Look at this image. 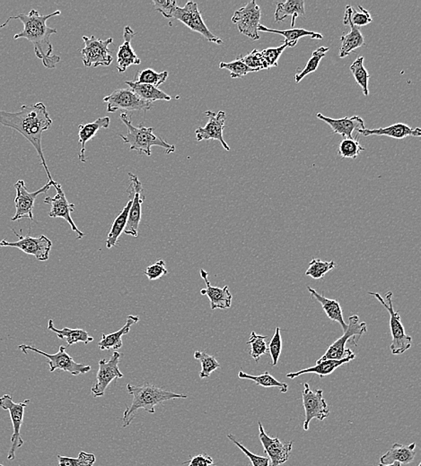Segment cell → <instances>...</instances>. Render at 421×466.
<instances>
[{
	"mask_svg": "<svg viewBox=\"0 0 421 466\" xmlns=\"http://www.w3.org/2000/svg\"><path fill=\"white\" fill-rule=\"evenodd\" d=\"M0 124L16 130L32 143L38 153L41 163L46 170L48 179L53 181L49 168L47 166L42 146L43 133L53 125L46 106L43 102L33 105H23L19 112L0 111Z\"/></svg>",
	"mask_w": 421,
	"mask_h": 466,
	"instance_id": "obj_1",
	"label": "cell"
},
{
	"mask_svg": "<svg viewBox=\"0 0 421 466\" xmlns=\"http://www.w3.org/2000/svg\"><path fill=\"white\" fill-rule=\"evenodd\" d=\"M60 10H57L50 15H40L37 10L33 9L29 13H19L10 16L4 23L0 25V30L9 25L10 20H20L23 25V29L14 36V40L23 38L33 43L34 53L36 57L43 61V66L53 70L57 64L60 63V58L53 53V47L50 43V38L53 34L57 33V30L48 26L47 21L51 17L60 16Z\"/></svg>",
	"mask_w": 421,
	"mask_h": 466,
	"instance_id": "obj_2",
	"label": "cell"
},
{
	"mask_svg": "<svg viewBox=\"0 0 421 466\" xmlns=\"http://www.w3.org/2000/svg\"><path fill=\"white\" fill-rule=\"evenodd\" d=\"M127 389L133 401L131 406H127L122 417V427H128L135 419L136 413L139 409L145 410L149 413H155V407L159 404L174 399H186L187 395L169 391L153 384L145 383L142 385L133 386L129 384Z\"/></svg>",
	"mask_w": 421,
	"mask_h": 466,
	"instance_id": "obj_3",
	"label": "cell"
},
{
	"mask_svg": "<svg viewBox=\"0 0 421 466\" xmlns=\"http://www.w3.org/2000/svg\"><path fill=\"white\" fill-rule=\"evenodd\" d=\"M119 118L128 129V133L125 136L119 135V136L123 140V143H129L131 146L129 150L138 151L140 154L144 153L148 156H151L152 146L162 147L166 154L176 152V146L169 145L162 138L156 136L153 133V128H146L142 123L139 126H133L131 116L126 112L122 113Z\"/></svg>",
	"mask_w": 421,
	"mask_h": 466,
	"instance_id": "obj_4",
	"label": "cell"
},
{
	"mask_svg": "<svg viewBox=\"0 0 421 466\" xmlns=\"http://www.w3.org/2000/svg\"><path fill=\"white\" fill-rule=\"evenodd\" d=\"M368 294L374 296L378 299L380 303L388 310L390 315V330L392 335L391 352L393 355H400L408 351L412 345V338L405 333V329L403 327L402 321H400V313L393 310V293L388 291L386 293L385 299L380 296L378 293H371Z\"/></svg>",
	"mask_w": 421,
	"mask_h": 466,
	"instance_id": "obj_5",
	"label": "cell"
},
{
	"mask_svg": "<svg viewBox=\"0 0 421 466\" xmlns=\"http://www.w3.org/2000/svg\"><path fill=\"white\" fill-rule=\"evenodd\" d=\"M367 332V324L365 322H361L357 315H353L348 318V328L343 335L335 341L317 362L326 361V359H342L353 354L350 348H346L347 342L353 338L352 345L357 346L359 339Z\"/></svg>",
	"mask_w": 421,
	"mask_h": 466,
	"instance_id": "obj_6",
	"label": "cell"
},
{
	"mask_svg": "<svg viewBox=\"0 0 421 466\" xmlns=\"http://www.w3.org/2000/svg\"><path fill=\"white\" fill-rule=\"evenodd\" d=\"M18 349L21 350L25 354H27L28 352H34L36 354L46 356L48 359V364L50 366V372L60 369V371L70 372L71 375L78 376L85 374V373L91 371L90 366L80 364V363L75 362L74 359L68 354L66 347H64V346H60L59 352L54 354H46V352L27 345H19Z\"/></svg>",
	"mask_w": 421,
	"mask_h": 466,
	"instance_id": "obj_7",
	"label": "cell"
},
{
	"mask_svg": "<svg viewBox=\"0 0 421 466\" xmlns=\"http://www.w3.org/2000/svg\"><path fill=\"white\" fill-rule=\"evenodd\" d=\"M31 401L26 399L23 402L16 403L14 402L12 396L4 395L0 397V407L3 410L8 411L13 424L14 433L11 437V448H10L8 459L9 460H15L16 452L21 448L23 445V440L21 438V427L25 416V410Z\"/></svg>",
	"mask_w": 421,
	"mask_h": 466,
	"instance_id": "obj_8",
	"label": "cell"
},
{
	"mask_svg": "<svg viewBox=\"0 0 421 466\" xmlns=\"http://www.w3.org/2000/svg\"><path fill=\"white\" fill-rule=\"evenodd\" d=\"M85 43L84 49L80 50L82 60L85 67H109L112 63V51L110 44L114 42L112 38L105 40L97 39L94 36H82Z\"/></svg>",
	"mask_w": 421,
	"mask_h": 466,
	"instance_id": "obj_9",
	"label": "cell"
},
{
	"mask_svg": "<svg viewBox=\"0 0 421 466\" xmlns=\"http://www.w3.org/2000/svg\"><path fill=\"white\" fill-rule=\"evenodd\" d=\"M172 19L179 20L184 23L191 30L201 33L208 42L219 44H223V40L214 36L208 30L206 23H204L201 13L198 11V4L193 1H188L183 8L177 6L173 13Z\"/></svg>",
	"mask_w": 421,
	"mask_h": 466,
	"instance_id": "obj_10",
	"label": "cell"
},
{
	"mask_svg": "<svg viewBox=\"0 0 421 466\" xmlns=\"http://www.w3.org/2000/svg\"><path fill=\"white\" fill-rule=\"evenodd\" d=\"M102 101L107 104V112L114 113L119 109L127 112L142 111L148 112L152 109V102H146L139 98L131 89H117L105 96Z\"/></svg>",
	"mask_w": 421,
	"mask_h": 466,
	"instance_id": "obj_11",
	"label": "cell"
},
{
	"mask_svg": "<svg viewBox=\"0 0 421 466\" xmlns=\"http://www.w3.org/2000/svg\"><path fill=\"white\" fill-rule=\"evenodd\" d=\"M129 187L128 192L129 198L132 200L131 210L129 212L128 222H127L124 233L126 235L137 238L139 234V227L142 217V204L146 200L142 181L135 174L129 173Z\"/></svg>",
	"mask_w": 421,
	"mask_h": 466,
	"instance_id": "obj_12",
	"label": "cell"
},
{
	"mask_svg": "<svg viewBox=\"0 0 421 466\" xmlns=\"http://www.w3.org/2000/svg\"><path fill=\"white\" fill-rule=\"evenodd\" d=\"M12 231L14 234L18 237V241L9 242H6V239H3L0 242V248L1 246H11V248L18 249L27 255L36 256L40 261H47L49 259L53 242L46 235H41L38 238H34L30 235H20L15 229H12Z\"/></svg>",
	"mask_w": 421,
	"mask_h": 466,
	"instance_id": "obj_13",
	"label": "cell"
},
{
	"mask_svg": "<svg viewBox=\"0 0 421 466\" xmlns=\"http://www.w3.org/2000/svg\"><path fill=\"white\" fill-rule=\"evenodd\" d=\"M323 390L318 389L316 391L311 390L307 383L304 384V391L302 393L303 406L306 420L304 421V430H309L311 421L314 419L323 421L330 416L326 401L323 397Z\"/></svg>",
	"mask_w": 421,
	"mask_h": 466,
	"instance_id": "obj_14",
	"label": "cell"
},
{
	"mask_svg": "<svg viewBox=\"0 0 421 466\" xmlns=\"http://www.w3.org/2000/svg\"><path fill=\"white\" fill-rule=\"evenodd\" d=\"M261 17V8L252 0L240 9L236 10L232 17V22L238 26L239 32L252 40H258V26Z\"/></svg>",
	"mask_w": 421,
	"mask_h": 466,
	"instance_id": "obj_15",
	"label": "cell"
},
{
	"mask_svg": "<svg viewBox=\"0 0 421 466\" xmlns=\"http://www.w3.org/2000/svg\"><path fill=\"white\" fill-rule=\"evenodd\" d=\"M54 180L48 181L46 186L40 188L39 190L36 192H28L27 190L25 181L19 180L15 184L16 196L15 198L16 214L11 219L12 222L21 220L23 218H28L30 220H33V207L34 203L37 197L40 194L46 193L53 186Z\"/></svg>",
	"mask_w": 421,
	"mask_h": 466,
	"instance_id": "obj_16",
	"label": "cell"
},
{
	"mask_svg": "<svg viewBox=\"0 0 421 466\" xmlns=\"http://www.w3.org/2000/svg\"><path fill=\"white\" fill-rule=\"evenodd\" d=\"M259 438L270 459V466H280L289 460L293 448V441H280L278 437L272 438L265 433L261 421L258 423Z\"/></svg>",
	"mask_w": 421,
	"mask_h": 466,
	"instance_id": "obj_17",
	"label": "cell"
},
{
	"mask_svg": "<svg viewBox=\"0 0 421 466\" xmlns=\"http://www.w3.org/2000/svg\"><path fill=\"white\" fill-rule=\"evenodd\" d=\"M53 186L56 190L57 194L53 197H47L44 200V203L50 205L49 217L51 218L64 219L71 226L72 231L77 233V239H80L83 238L85 233L80 231L76 224H75L74 221L72 220L71 212L75 210V205L68 203L66 195H65L60 184L55 181Z\"/></svg>",
	"mask_w": 421,
	"mask_h": 466,
	"instance_id": "obj_18",
	"label": "cell"
},
{
	"mask_svg": "<svg viewBox=\"0 0 421 466\" xmlns=\"http://www.w3.org/2000/svg\"><path fill=\"white\" fill-rule=\"evenodd\" d=\"M119 358H121V354L114 352L109 361L102 359L99 362L97 383L92 387V394L95 397L104 396L110 384L114 379L123 378V374L119 369Z\"/></svg>",
	"mask_w": 421,
	"mask_h": 466,
	"instance_id": "obj_19",
	"label": "cell"
},
{
	"mask_svg": "<svg viewBox=\"0 0 421 466\" xmlns=\"http://www.w3.org/2000/svg\"><path fill=\"white\" fill-rule=\"evenodd\" d=\"M205 114L208 118L207 125L204 128H198L195 131L197 141L201 142L203 140H218L220 142L222 146L225 151H230L227 142L223 138V131L225 123L227 121V114L223 111L218 113L207 111Z\"/></svg>",
	"mask_w": 421,
	"mask_h": 466,
	"instance_id": "obj_20",
	"label": "cell"
},
{
	"mask_svg": "<svg viewBox=\"0 0 421 466\" xmlns=\"http://www.w3.org/2000/svg\"><path fill=\"white\" fill-rule=\"evenodd\" d=\"M353 9L351 6H346L343 23L351 27V32L341 36V47L340 49V58H344L350 55L352 51L365 45V39L358 27L355 26L351 22Z\"/></svg>",
	"mask_w": 421,
	"mask_h": 466,
	"instance_id": "obj_21",
	"label": "cell"
},
{
	"mask_svg": "<svg viewBox=\"0 0 421 466\" xmlns=\"http://www.w3.org/2000/svg\"><path fill=\"white\" fill-rule=\"evenodd\" d=\"M201 278L206 283V288L201 291V296H207L210 301V308L212 310H225L229 308L232 305L233 296L229 291V287L225 286L223 288L214 287L211 286L208 281V273L204 269L200 270Z\"/></svg>",
	"mask_w": 421,
	"mask_h": 466,
	"instance_id": "obj_22",
	"label": "cell"
},
{
	"mask_svg": "<svg viewBox=\"0 0 421 466\" xmlns=\"http://www.w3.org/2000/svg\"><path fill=\"white\" fill-rule=\"evenodd\" d=\"M317 118L326 123L333 129L334 133L339 134L345 139H353V132L365 129V122L359 116H345L343 119H331L321 113H317Z\"/></svg>",
	"mask_w": 421,
	"mask_h": 466,
	"instance_id": "obj_23",
	"label": "cell"
},
{
	"mask_svg": "<svg viewBox=\"0 0 421 466\" xmlns=\"http://www.w3.org/2000/svg\"><path fill=\"white\" fill-rule=\"evenodd\" d=\"M136 33L131 27L126 26L123 32L124 42L119 47L117 53V70L119 73H124L131 66H137L142 63L140 58L137 56L132 47V40Z\"/></svg>",
	"mask_w": 421,
	"mask_h": 466,
	"instance_id": "obj_24",
	"label": "cell"
},
{
	"mask_svg": "<svg viewBox=\"0 0 421 466\" xmlns=\"http://www.w3.org/2000/svg\"><path fill=\"white\" fill-rule=\"evenodd\" d=\"M356 355L353 354L342 359H326V361L317 362L316 366L304 369L302 371L289 373V374L287 375V378L293 379L301 375L312 373V374H316L319 376L321 379H324V376L331 375V373L335 372V369L340 368L341 366L347 364V363L353 361Z\"/></svg>",
	"mask_w": 421,
	"mask_h": 466,
	"instance_id": "obj_25",
	"label": "cell"
},
{
	"mask_svg": "<svg viewBox=\"0 0 421 466\" xmlns=\"http://www.w3.org/2000/svg\"><path fill=\"white\" fill-rule=\"evenodd\" d=\"M358 132L362 134L364 136H385L395 139H403L407 136H414V138L421 136V129L420 128L412 129L408 125L403 124V123H397V124L388 126V128L361 129Z\"/></svg>",
	"mask_w": 421,
	"mask_h": 466,
	"instance_id": "obj_26",
	"label": "cell"
},
{
	"mask_svg": "<svg viewBox=\"0 0 421 466\" xmlns=\"http://www.w3.org/2000/svg\"><path fill=\"white\" fill-rule=\"evenodd\" d=\"M111 123V119L109 116H104V118H99L97 121L91 123H87L85 125L80 126V131H78V138H80V149L78 151V158H80V162L85 163L87 162V158H85V145L88 141H90L92 139L97 135L99 130L102 129H108Z\"/></svg>",
	"mask_w": 421,
	"mask_h": 466,
	"instance_id": "obj_27",
	"label": "cell"
},
{
	"mask_svg": "<svg viewBox=\"0 0 421 466\" xmlns=\"http://www.w3.org/2000/svg\"><path fill=\"white\" fill-rule=\"evenodd\" d=\"M416 443L405 445L399 443L393 444L391 450L386 452L380 458V464L389 465L398 462L400 465H409L415 458Z\"/></svg>",
	"mask_w": 421,
	"mask_h": 466,
	"instance_id": "obj_28",
	"label": "cell"
},
{
	"mask_svg": "<svg viewBox=\"0 0 421 466\" xmlns=\"http://www.w3.org/2000/svg\"><path fill=\"white\" fill-rule=\"evenodd\" d=\"M307 290L309 291L311 296L314 298L321 305L326 316L331 320L338 322L341 325L342 330L344 332L347 330L348 324L344 320L343 313H342L340 303L337 300L328 299L323 294L318 293L313 288L307 287Z\"/></svg>",
	"mask_w": 421,
	"mask_h": 466,
	"instance_id": "obj_29",
	"label": "cell"
},
{
	"mask_svg": "<svg viewBox=\"0 0 421 466\" xmlns=\"http://www.w3.org/2000/svg\"><path fill=\"white\" fill-rule=\"evenodd\" d=\"M139 318L129 315L127 317L126 324L124 327H122L117 332L109 335H102L100 342H98V347L101 351H106V350L112 349L117 351L118 349L122 348L123 335H128L133 325L138 323Z\"/></svg>",
	"mask_w": 421,
	"mask_h": 466,
	"instance_id": "obj_30",
	"label": "cell"
},
{
	"mask_svg": "<svg viewBox=\"0 0 421 466\" xmlns=\"http://www.w3.org/2000/svg\"><path fill=\"white\" fill-rule=\"evenodd\" d=\"M48 330L54 332L58 338L66 341L68 346L78 344V342H84L85 345H88L89 342L94 341V337H92L84 329L68 327L58 329L54 327L53 320H50L48 323Z\"/></svg>",
	"mask_w": 421,
	"mask_h": 466,
	"instance_id": "obj_31",
	"label": "cell"
},
{
	"mask_svg": "<svg viewBox=\"0 0 421 466\" xmlns=\"http://www.w3.org/2000/svg\"><path fill=\"white\" fill-rule=\"evenodd\" d=\"M306 15L304 0H287L285 2H279L277 4L275 11V21L282 22L287 16H292L291 27L295 26L297 17Z\"/></svg>",
	"mask_w": 421,
	"mask_h": 466,
	"instance_id": "obj_32",
	"label": "cell"
},
{
	"mask_svg": "<svg viewBox=\"0 0 421 466\" xmlns=\"http://www.w3.org/2000/svg\"><path fill=\"white\" fill-rule=\"evenodd\" d=\"M125 84L128 85L129 89L135 92L139 98L146 102H153L156 101H171L170 95L161 91L160 89L153 87V85L146 84H138L132 81H126Z\"/></svg>",
	"mask_w": 421,
	"mask_h": 466,
	"instance_id": "obj_33",
	"label": "cell"
},
{
	"mask_svg": "<svg viewBox=\"0 0 421 466\" xmlns=\"http://www.w3.org/2000/svg\"><path fill=\"white\" fill-rule=\"evenodd\" d=\"M258 32H265L270 33H278L280 36L285 37V43H289L290 48L295 47L297 42L301 38L310 36L312 39L323 40V34L311 32L304 28L290 29L285 31L274 30L267 28L266 26L260 25L258 26Z\"/></svg>",
	"mask_w": 421,
	"mask_h": 466,
	"instance_id": "obj_34",
	"label": "cell"
},
{
	"mask_svg": "<svg viewBox=\"0 0 421 466\" xmlns=\"http://www.w3.org/2000/svg\"><path fill=\"white\" fill-rule=\"evenodd\" d=\"M132 200L129 198V201L125 205L122 211L119 212L117 217L115 218L114 224L112 225L111 231H110L107 239H106V248L112 249L118 244V239L122 233L124 232L127 222H128L129 212L131 210Z\"/></svg>",
	"mask_w": 421,
	"mask_h": 466,
	"instance_id": "obj_35",
	"label": "cell"
},
{
	"mask_svg": "<svg viewBox=\"0 0 421 466\" xmlns=\"http://www.w3.org/2000/svg\"><path fill=\"white\" fill-rule=\"evenodd\" d=\"M238 376L239 379L252 380V381L257 384L258 386L266 387V389H269V387H277V389H279L280 392L284 394L287 393V390H289V385L287 383L279 381L278 379L270 375L268 372L262 373V374L259 376L249 375L247 373L240 372L238 373Z\"/></svg>",
	"mask_w": 421,
	"mask_h": 466,
	"instance_id": "obj_36",
	"label": "cell"
},
{
	"mask_svg": "<svg viewBox=\"0 0 421 466\" xmlns=\"http://www.w3.org/2000/svg\"><path fill=\"white\" fill-rule=\"evenodd\" d=\"M364 57H359L352 63L351 70L354 75V78L359 87H361L363 94L368 96L369 94L368 83L371 80V75L366 70L364 66Z\"/></svg>",
	"mask_w": 421,
	"mask_h": 466,
	"instance_id": "obj_37",
	"label": "cell"
},
{
	"mask_svg": "<svg viewBox=\"0 0 421 466\" xmlns=\"http://www.w3.org/2000/svg\"><path fill=\"white\" fill-rule=\"evenodd\" d=\"M330 50L327 47H320L317 50H314L312 56H311L310 60H308V63L304 67L303 70L299 72L295 75L296 83H299L302 81L307 75L314 73L317 70L318 67L321 60H323V58L325 57V55Z\"/></svg>",
	"mask_w": 421,
	"mask_h": 466,
	"instance_id": "obj_38",
	"label": "cell"
},
{
	"mask_svg": "<svg viewBox=\"0 0 421 466\" xmlns=\"http://www.w3.org/2000/svg\"><path fill=\"white\" fill-rule=\"evenodd\" d=\"M167 77H169V72L167 71L157 73L155 70L148 68V70L138 72L135 77V83L150 85L159 88L161 85L166 81Z\"/></svg>",
	"mask_w": 421,
	"mask_h": 466,
	"instance_id": "obj_39",
	"label": "cell"
},
{
	"mask_svg": "<svg viewBox=\"0 0 421 466\" xmlns=\"http://www.w3.org/2000/svg\"><path fill=\"white\" fill-rule=\"evenodd\" d=\"M194 359L201 362V371L200 378L208 379L212 373L220 368V364L214 356L208 354L206 352L196 351L194 352Z\"/></svg>",
	"mask_w": 421,
	"mask_h": 466,
	"instance_id": "obj_40",
	"label": "cell"
},
{
	"mask_svg": "<svg viewBox=\"0 0 421 466\" xmlns=\"http://www.w3.org/2000/svg\"><path fill=\"white\" fill-rule=\"evenodd\" d=\"M337 264L334 261H323L318 259H313L309 263V267L306 272V276L312 277L314 280L324 279L325 275L330 271L336 269Z\"/></svg>",
	"mask_w": 421,
	"mask_h": 466,
	"instance_id": "obj_41",
	"label": "cell"
},
{
	"mask_svg": "<svg viewBox=\"0 0 421 466\" xmlns=\"http://www.w3.org/2000/svg\"><path fill=\"white\" fill-rule=\"evenodd\" d=\"M362 151L365 148L361 146L358 139H344L339 146V156L341 159H356Z\"/></svg>",
	"mask_w": 421,
	"mask_h": 466,
	"instance_id": "obj_42",
	"label": "cell"
},
{
	"mask_svg": "<svg viewBox=\"0 0 421 466\" xmlns=\"http://www.w3.org/2000/svg\"><path fill=\"white\" fill-rule=\"evenodd\" d=\"M267 337H263V335L256 334L255 332L251 333V337H250L247 345L251 346L250 354L256 362H258L262 356L265 355L268 352V346L265 342Z\"/></svg>",
	"mask_w": 421,
	"mask_h": 466,
	"instance_id": "obj_43",
	"label": "cell"
},
{
	"mask_svg": "<svg viewBox=\"0 0 421 466\" xmlns=\"http://www.w3.org/2000/svg\"><path fill=\"white\" fill-rule=\"evenodd\" d=\"M95 460L97 458L94 454L85 453L83 451L78 454L77 458L58 455L59 466H93Z\"/></svg>",
	"mask_w": 421,
	"mask_h": 466,
	"instance_id": "obj_44",
	"label": "cell"
},
{
	"mask_svg": "<svg viewBox=\"0 0 421 466\" xmlns=\"http://www.w3.org/2000/svg\"><path fill=\"white\" fill-rule=\"evenodd\" d=\"M219 68H221V70H228L230 71V77L234 78V80L244 77L246 75L255 72L246 66V65L244 63V61L242 60L241 56L236 58V60L232 61V63H221L219 64Z\"/></svg>",
	"mask_w": 421,
	"mask_h": 466,
	"instance_id": "obj_45",
	"label": "cell"
},
{
	"mask_svg": "<svg viewBox=\"0 0 421 466\" xmlns=\"http://www.w3.org/2000/svg\"><path fill=\"white\" fill-rule=\"evenodd\" d=\"M241 58L246 66L253 71L258 72L270 70L268 65H267L265 58L262 57L261 50H253L251 53L246 55V56H241Z\"/></svg>",
	"mask_w": 421,
	"mask_h": 466,
	"instance_id": "obj_46",
	"label": "cell"
},
{
	"mask_svg": "<svg viewBox=\"0 0 421 466\" xmlns=\"http://www.w3.org/2000/svg\"><path fill=\"white\" fill-rule=\"evenodd\" d=\"M268 350L272 359V365L275 367L278 364L279 356L282 354V338L279 327L275 329V334H274L272 340L270 342Z\"/></svg>",
	"mask_w": 421,
	"mask_h": 466,
	"instance_id": "obj_47",
	"label": "cell"
},
{
	"mask_svg": "<svg viewBox=\"0 0 421 466\" xmlns=\"http://www.w3.org/2000/svg\"><path fill=\"white\" fill-rule=\"evenodd\" d=\"M289 47H290L289 43H284L283 45L278 48H269V49L261 50L262 57L269 68L278 66L279 57L282 56L283 51Z\"/></svg>",
	"mask_w": 421,
	"mask_h": 466,
	"instance_id": "obj_48",
	"label": "cell"
},
{
	"mask_svg": "<svg viewBox=\"0 0 421 466\" xmlns=\"http://www.w3.org/2000/svg\"><path fill=\"white\" fill-rule=\"evenodd\" d=\"M228 438L229 440H231L233 443L236 445V447L240 448V450L243 451V453H244L246 457L250 459L252 466H270L269 457H260V455L252 454V452H250L247 448L244 447V445L240 443V442L236 440L234 435L228 434Z\"/></svg>",
	"mask_w": 421,
	"mask_h": 466,
	"instance_id": "obj_49",
	"label": "cell"
},
{
	"mask_svg": "<svg viewBox=\"0 0 421 466\" xmlns=\"http://www.w3.org/2000/svg\"><path fill=\"white\" fill-rule=\"evenodd\" d=\"M154 9L162 13L164 17L167 19H172L174 10L176 9L178 5L176 0H166V1H161V0H153Z\"/></svg>",
	"mask_w": 421,
	"mask_h": 466,
	"instance_id": "obj_50",
	"label": "cell"
},
{
	"mask_svg": "<svg viewBox=\"0 0 421 466\" xmlns=\"http://www.w3.org/2000/svg\"><path fill=\"white\" fill-rule=\"evenodd\" d=\"M167 273L169 271L166 269V262L164 260H159L153 265L149 266L145 271V275L149 281H156Z\"/></svg>",
	"mask_w": 421,
	"mask_h": 466,
	"instance_id": "obj_51",
	"label": "cell"
},
{
	"mask_svg": "<svg viewBox=\"0 0 421 466\" xmlns=\"http://www.w3.org/2000/svg\"><path fill=\"white\" fill-rule=\"evenodd\" d=\"M358 9L361 10V12L353 11L351 16V22L355 26L359 28V27L369 25V23L373 22V19L371 13L367 9L362 8L361 5L358 6Z\"/></svg>",
	"mask_w": 421,
	"mask_h": 466,
	"instance_id": "obj_52",
	"label": "cell"
},
{
	"mask_svg": "<svg viewBox=\"0 0 421 466\" xmlns=\"http://www.w3.org/2000/svg\"><path fill=\"white\" fill-rule=\"evenodd\" d=\"M188 466H215L213 458L206 453H201L191 457L189 461L184 462Z\"/></svg>",
	"mask_w": 421,
	"mask_h": 466,
	"instance_id": "obj_53",
	"label": "cell"
},
{
	"mask_svg": "<svg viewBox=\"0 0 421 466\" xmlns=\"http://www.w3.org/2000/svg\"><path fill=\"white\" fill-rule=\"evenodd\" d=\"M378 466H402V465H400V462H393V464H389V465L379 464Z\"/></svg>",
	"mask_w": 421,
	"mask_h": 466,
	"instance_id": "obj_54",
	"label": "cell"
},
{
	"mask_svg": "<svg viewBox=\"0 0 421 466\" xmlns=\"http://www.w3.org/2000/svg\"><path fill=\"white\" fill-rule=\"evenodd\" d=\"M417 466H421V464H420H420H419V465H417Z\"/></svg>",
	"mask_w": 421,
	"mask_h": 466,
	"instance_id": "obj_55",
	"label": "cell"
},
{
	"mask_svg": "<svg viewBox=\"0 0 421 466\" xmlns=\"http://www.w3.org/2000/svg\"><path fill=\"white\" fill-rule=\"evenodd\" d=\"M0 466H4V465H0Z\"/></svg>",
	"mask_w": 421,
	"mask_h": 466,
	"instance_id": "obj_56",
	"label": "cell"
}]
</instances>
